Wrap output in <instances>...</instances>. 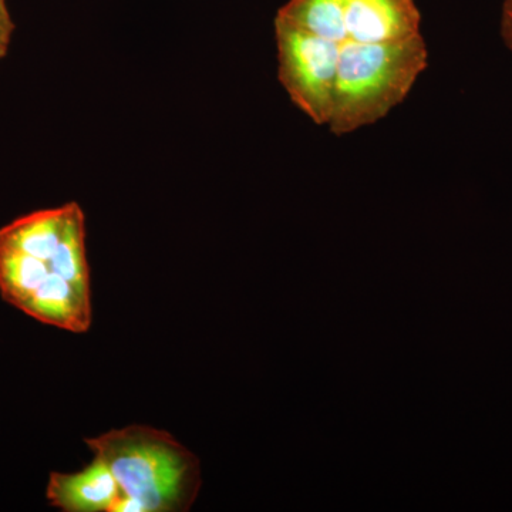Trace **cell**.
Returning a JSON list of instances; mask_svg holds the SVG:
<instances>
[{"label":"cell","mask_w":512,"mask_h":512,"mask_svg":"<svg viewBox=\"0 0 512 512\" xmlns=\"http://www.w3.org/2000/svg\"><path fill=\"white\" fill-rule=\"evenodd\" d=\"M0 293L33 319L86 333L92 325L86 218L77 202L0 228Z\"/></svg>","instance_id":"1"},{"label":"cell","mask_w":512,"mask_h":512,"mask_svg":"<svg viewBox=\"0 0 512 512\" xmlns=\"http://www.w3.org/2000/svg\"><path fill=\"white\" fill-rule=\"evenodd\" d=\"M119 484L116 512H184L201 487L200 460L164 430L128 426L86 439Z\"/></svg>","instance_id":"2"},{"label":"cell","mask_w":512,"mask_h":512,"mask_svg":"<svg viewBox=\"0 0 512 512\" xmlns=\"http://www.w3.org/2000/svg\"><path fill=\"white\" fill-rule=\"evenodd\" d=\"M429 66L423 35L399 43H340L330 133L346 136L372 126L402 104Z\"/></svg>","instance_id":"3"},{"label":"cell","mask_w":512,"mask_h":512,"mask_svg":"<svg viewBox=\"0 0 512 512\" xmlns=\"http://www.w3.org/2000/svg\"><path fill=\"white\" fill-rule=\"evenodd\" d=\"M278 77L292 103L316 126H328L335 100L340 43L275 19Z\"/></svg>","instance_id":"4"},{"label":"cell","mask_w":512,"mask_h":512,"mask_svg":"<svg viewBox=\"0 0 512 512\" xmlns=\"http://www.w3.org/2000/svg\"><path fill=\"white\" fill-rule=\"evenodd\" d=\"M345 29L357 43L404 42L421 35V13L414 0H348Z\"/></svg>","instance_id":"5"},{"label":"cell","mask_w":512,"mask_h":512,"mask_svg":"<svg viewBox=\"0 0 512 512\" xmlns=\"http://www.w3.org/2000/svg\"><path fill=\"white\" fill-rule=\"evenodd\" d=\"M46 497L53 507L66 512H116L121 491L109 467L94 457L79 473L50 474Z\"/></svg>","instance_id":"6"},{"label":"cell","mask_w":512,"mask_h":512,"mask_svg":"<svg viewBox=\"0 0 512 512\" xmlns=\"http://www.w3.org/2000/svg\"><path fill=\"white\" fill-rule=\"evenodd\" d=\"M348 0H289L275 19L325 37L332 42L348 40L345 12Z\"/></svg>","instance_id":"7"},{"label":"cell","mask_w":512,"mask_h":512,"mask_svg":"<svg viewBox=\"0 0 512 512\" xmlns=\"http://www.w3.org/2000/svg\"><path fill=\"white\" fill-rule=\"evenodd\" d=\"M13 32L15 23L10 15L8 0H0V60L8 55Z\"/></svg>","instance_id":"8"},{"label":"cell","mask_w":512,"mask_h":512,"mask_svg":"<svg viewBox=\"0 0 512 512\" xmlns=\"http://www.w3.org/2000/svg\"><path fill=\"white\" fill-rule=\"evenodd\" d=\"M501 33H503L505 45L510 47L512 50V19L504 18L503 16V23H501Z\"/></svg>","instance_id":"9"},{"label":"cell","mask_w":512,"mask_h":512,"mask_svg":"<svg viewBox=\"0 0 512 512\" xmlns=\"http://www.w3.org/2000/svg\"><path fill=\"white\" fill-rule=\"evenodd\" d=\"M503 16L504 18L512 19V0H505Z\"/></svg>","instance_id":"10"}]
</instances>
